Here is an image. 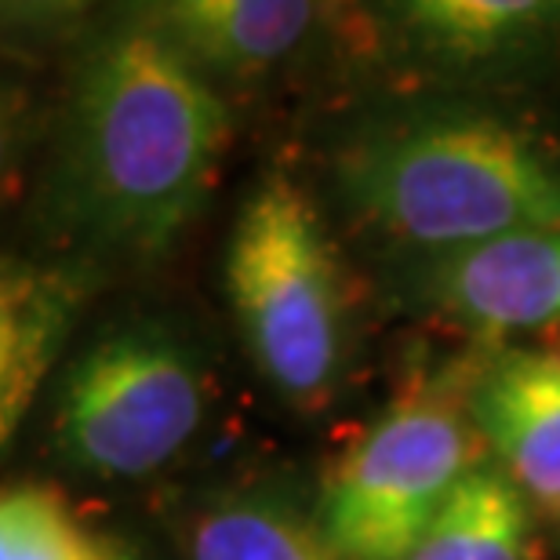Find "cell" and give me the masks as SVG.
Segmentation results:
<instances>
[{
  "label": "cell",
  "instance_id": "cell-1",
  "mask_svg": "<svg viewBox=\"0 0 560 560\" xmlns=\"http://www.w3.org/2000/svg\"><path fill=\"white\" fill-rule=\"evenodd\" d=\"M230 139L208 77L136 15L114 22L77 62L51 205L84 248L161 259L197 219Z\"/></svg>",
  "mask_w": 560,
  "mask_h": 560
},
{
  "label": "cell",
  "instance_id": "cell-2",
  "mask_svg": "<svg viewBox=\"0 0 560 560\" xmlns=\"http://www.w3.org/2000/svg\"><path fill=\"white\" fill-rule=\"evenodd\" d=\"M339 186L364 222L425 259L560 226V164L521 128L469 109L361 131L339 156Z\"/></svg>",
  "mask_w": 560,
  "mask_h": 560
},
{
  "label": "cell",
  "instance_id": "cell-3",
  "mask_svg": "<svg viewBox=\"0 0 560 560\" xmlns=\"http://www.w3.org/2000/svg\"><path fill=\"white\" fill-rule=\"evenodd\" d=\"M222 273L266 383L302 408L328 397L346 364L350 310L317 208L284 172L262 175L241 205Z\"/></svg>",
  "mask_w": 560,
  "mask_h": 560
},
{
  "label": "cell",
  "instance_id": "cell-4",
  "mask_svg": "<svg viewBox=\"0 0 560 560\" xmlns=\"http://www.w3.org/2000/svg\"><path fill=\"white\" fill-rule=\"evenodd\" d=\"M205 394L183 331L156 317L120 320L66 368L51 411L55 452L77 474L142 480L200 430Z\"/></svg>",
  "mask_w": 560,
  "mask_h": 560
},
{
  "label": "cell",
  "instance_id": "cell-5",
  "mask_svg": "<svg viewBox=\"0 0 560 560\" xmlns=\"http://www.w3.org/2000/svg\"><path fill=\"white\" fill-rule=\"evenodd\" d=\"M466 394L400 400L357 441L324 485L317 524L342 560H408L480 458Z\"/></svg>",
  "mask_w": 560,
  "mask_h": 560
},
{
  "label": "cell",
  "instance_id": "cell-6",
  "mask_svg": "<svg viewBox=\"0 0 560 560\" xmlns=\"http://www.w3.org/2000/svg\"><path fill=\"white\" fill-rule=\"evenodd\" d=\"M466 408L488 458L560 524V353L502 350L466 383Z\"/></svg>",
  "mask_w": 560,
  "mask_h": 560
},
{
  "label": "cell",
  "instance_id": "cell-7",
  "mask_svg": "<svg viewBox=\"0 0 560 560\" xmlns=\"http://www.w3.org/2000/svg\"><path fill=\"white\" fill-rule=\"evenodd\" d=\"M416 288L433 310L477 331L553 328L560 324V226L422 259Z\"/></svg>",
  "mask_w": 560,
  "mask_h": 560
},
{
  "label": "cell",
  "instance_id": "cell-8",
  "mask_svg": "<svg viewBox=\"0 0 560 560\" xmlns=\"http://www.w3.org/2000/svg\"><path fill=\"white\" fill-rule=\"evenodd\" d=\"M88 295V270L8 259L0 277V436L4 447L37 400L77 310Z\"/></svg>",
  "mask_w": 560,
  "mask_h": 560
},
{
  "label": "cell",
  "instance_id": "cell-9",
  "mask_svg": "<svg viewBox=\"0 0 560 560\" xmlns=\"http://www.w3.org/2000/svg\"><path fill=\"white\" fill-rule=\"evenodd\" d=\"M142 15L197 66L200 73L248 77L295 48L313 22L302 0H172Z\"/></svg>",
  "mask_w": 560,
  "mask_h": 560
},
{
  "label": "cell",
  "instance_id": "cell-10",
  "mask_svg": "<svg viewBox=\"0 0 560 560\" xmlns=\"http://www.w3.org/2000/svg\"><path fill=\"white\" fill-rule=\"evenodd\" d=\"M397 19L422 55L452 66L513 62L560 33V4L550 0H416Z\"/></svg>",
  "mask_w": 560,
  "mask_h": 560
},
{
  "label": "cell",
  "instance_id": "cell-11",
  "mask_svg": "<svg viewBox=\"0 0 560 560\" xmlns=\"http://www.w3.org/2000/svg\"><path fill=\"white\" fill-rule=\"evenodd\" d=\"M532 521L521 488L485 458L458 480L408 560H535Z\"/></svg>",
  "mask_w": 560,
  "mask_h": 560
},
{
  "label": "cell",
  "instance_id": "cell-12",
  "mask_svg": "<svg viewBox=\"0 0 560 560\" xmlns=\"http://www.w3.org/2000/svg\"><path fill=\"white\" fill-rule=\"evenodd\" d=\"M189 560H342L317 517L273 495H219L189 524Z\"/></svg>",
  "mask_w": 560,
  "mask_h": 560
},
{
  "label": "cell",
  "instance_id": "cell-13",
  "mask_svg": "<svg viewBox=\"0 0 560 560\" xmlns=\"http://www.w3.org/2000/svg\"><path fill=\"white\" fill-rule=\"evenodd\" d=\"M0 560H136L92 535L55 488L19 485L0 499Z\"/></svg>",
  "mask_w": 560,
  "mask_h": 560
}]
</instances>
